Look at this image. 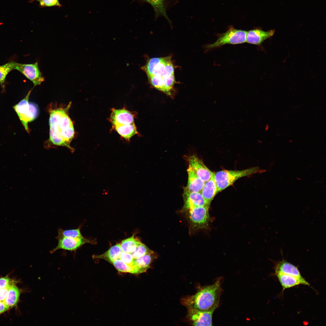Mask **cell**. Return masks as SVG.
<instances>
[{
	"label": "cell",
	"mask_w": 326,
	"mask_h": 326,
	"mask_svg": "<svg viewBox=\"0 0 326 326\" xmlns=\"http://www.w3.org/2000/svg\"><path fill=\"white\" fill-rule=\"evenodd\" d=\"M71 105L70 102L65 107H56L49 110V139L45 145L48 149L52 145L62 146L69 149L72 153L75 149L70 145L75 136L73 123L68 112Z\"/></svg>",
	"instance_id": "obj_1"
},
{
	"label": "cell",
	"mask_w": 326,
	"mask_h": 326,
	"mask_svg": "<svg viewBox=\"0 0 326 326\" xmlns=\"http://www.w3.org/2000/svg\"><path fill=\"white\" fill-rule=\"evenodd\" d=\"M275 273H279L302 278L298 267L293 264L283 260L276 263Z\"/></svg>",
	"instance_id": "obj_18"
},
{
	"label": "cell",
	"mask_w": 326,
	"mask_h": 326,
	"mask_svg": "<svg viewBox=\"0 0 326 326\" xmlns=\"http://www.w3.org/2000/svg\"><path fill=\"white\" fill-rule=\"evenodd\" d=\"M265 171L258 167H255L242 170H223L214 173L217 193L231 185L240 178Z\"/></svg>",
	"instance_id": "obj_4"
},
{
	"label": "cell",
	"mask_w": 326,
	"mask_h": 326,
	"mask_svg": "<svg viewBox=\"0 0 326 326\" xmlns=\"http://www.w3.org/2000/svg\"><path fill=\"white\" fill-rule=\"evenodd\" d=\"M189 166L202 180L206 182L209 180L214 174L204 165L203 162L195 155L189 156L187 159Z\"/></svg>",
	"instance_id": "obj_12"
},
{
	"label": "cell",
	"mask_w": 326,
	"mask_h": 326,
	"mask_svg": "<svg viewBox=\"0 0 326 326\" xmlns=\"http://www.w3.org/2000/svg\"><path fill=\"white\" fill-rule=\"evenodd\" d=\"M283 290L292 287L300 284L309 286V284L302 277L299 278L287 274L275 273Z\"/></svg>",
	"instance_id": "obj_15"
},
{
	"label": "cell",
	"mask_w": 326,
	"mask_h": 326,
	"mask_svg": "<svg viewBox=\"0 0 326 326\" xmlns=\"http://www.w3.org/2000/svg\"><path fill=\"white\" fill-rule=\"evenodd\" d=\"M141 241L134 235L123 240L120 243L122 251L131 253L136 249Z\"/></svg>",
	"instance_id": "obj_23"
},
{
	"label": "cell",
	"mask_w": 326,
	"mask_h": 326,
	"mask_svg": "<svg viewBox=\"0 0 326 326\" xmlns=\"http://www.w3.org/2000/svg\"><path fill=\"white\" fill-rule=\"evenodd\" d=\"M274 32V30L267 31L259 29L251 30L247 32L246 42L249 43L259 45L265 40L272 37Z\"/></svg>",
	"instance_id": "obj_14"
},
{
	"label": "cell",
	"mask_w": 326,
	"mask_h": 326,
	"mask_svg": "<svg viewBox=\"0 0 326 326\" xmlns=\"http://www.w3.org/2000/svg\"><path fill=\"white\" fill-rule=\"evenodd\" d=\"M222 291L219 278L213 284L201 288L195 294L184 297L181 302L187 309L205 310L217 308Z\"/></svg>",
	"instance_id": "obj_3"
},
{
	"label": "cell",
	"mask_w": 326,
	"mask_h": 326,
	"mask_svg": "<svg viewBox=\"0 0 326 326\" xmlns=\"http://www.w3.org/2000/svg\"><path fill=\"white\" fill-rule=\"evenodd\" d=\"M111 111L109 120L113 126L134 123V115L126 109L113 108Z\"/></svg>",
	"instance_id": "obj_13"
},
{
	"label": "cell",
	"mask_w": 326,
	"mask_h": 326,
	"mask_svg": "<svg viewBox=\"0 0 326 326\" xmlns=\"http://www.w3.org/2000/svg\"><path fill=\"white\" fill-rule=\"evenodd\" d=\"M58 243L56 247L50 251L54 253L59 249L75 252L81 247L86 243H90L91 241L83 236L78 238H62L57 239Z\"/></svg>",
	"instance_id": "obj_11"
},
{
	"label": "cell",
	"mask_w": 326,
	"mask_h": 326,
	"mask_svg": "<svg viewBox=\"0 0 326 326\" xmlns=\"http://www.w3.org/2000/svg\"><path fill=\"white\" fill-rule=\"evenodd\" d=\"M187 171L188 182L187 187L185 188L190 192H200L205 182L197 176L189 166Z\"/></svg>",
	"instance_id": "obj_16"
},
{
	"label": "cell",
	"mask_w": 326,
	"mask_h": 326,
	"mask_svg": "<svg viewBox=\"0 0 326 326\" xmlns=\"http://www.w3.org/2000/svg\"><path fill=\"white\" fill-rule=\"evenodd\" d=\"M142 0L149 3L154 8L157 14H161L166 18H168L165 11L163 0Z\"/></svg>",
	"instance_id": "obj_27"
},
{
	"label": "cell",
	"mask_w": 326,
	"mask_h": 326,
	"mask_svg": "<svg viewBox=\"0 0 326 326\" xmlns=\"http://www.w3.org/2000/svg\"><path fill=\"white\" fill-rule=\"evenodd\" d=\"M32 90H30L25 97L13 107L24 128L29 133L28 123L34 120L39 114L37 105L29 101Z\"/></svg>",
	"instance_id": "obj_6"
},
{
	"label": "cell",
	"mask_w": 326,
	"mask_h": 326,
	"mask_svg": "<svg viewBox=\"0 0 326 326\" xmlns=\"http://www.w3.org/2000/svg\"><path fill=\"white\" fill-rule=\"evenodd\" d=\"M141 68L153 87L169 96L172 95L175 79L171 56L150 58Z\"/></svg>",
	"instance_id": "obj_2"
},
{
	"label": "cell",
	"mask_w": 326,
	"mask_h": 326,
	"mask_svg": "<svg viewBox=\"0 0 326 326\" xmlns=\"http://www.w3.org/2000/svg\"><path fill=\"white\" fill-rule=\"evenodd\" d=\"M122 251L120 244H117L111 247L104 254L94 257L95 258L103 259L112 263L115 260L120 258Z\"/></svg>",
	"instance_id": "obj_21"
},
{
	"label": "cell",
	"mask_w": 326,
	"mask_h": 326,
	"mask_svg": "<svg viewBox=\"0 0 326 326\" xmlns=\"http://www.w3.org/2000/svg\"><path fill=\"white\" fill-rule=\"evenodd\" d=\"M120 258L123 262L134 268V259L131 253L122 251Z\"/></svg>",
	"instance_id": "obj_29"
},
{
	"label": "cell",
	"mask_w": 326,
	"mask_h": 326,
	"mask_svg": "<svg viewBox=\"0 0 326 326\" xmlns=\"http://www.w3.org/2000/svg\"><path fill=\"white\" fill-rule=\"evenodd\" d=\"M11 286L0 290V301L4 302L5 300L8 290Z\"/></svg>",
	"instance_id": "obj_32"
},
{
	"label": "cell",
	"mask_w": 326,
	"mask_h": 326,
	"mask_svg": "<svg viewBox=\"0 0 326 326\" xmlns=\"http://www.w3.org/2000/svg\"><path fill=\"white\" fill-rule=\"evenodd\" d=\"M9 308L4 302L0 301V314L7 311Z\"/></svg>",
	"instance_id": "obj_33"
},
{
	"label": "cell",
	"mask_w": 326,
	"mask_h": 326,
	"mask_svg": "<svg viewBox=\"0 0 326 326\" xmlns=\"http://www.w3.org/2000/svg\"><path fill=\"white\" fill-rule=\"evenodd\" d=\"M184 206L181 210L183 213L194 207L207 206L209 207V204L205 199L200 192H190L185 187L183 195Z\"/></svg>",
	"instance_id": "obj_10"
},
{
	"label": "cell",
	"mask_w": 326,
	"mask_h": 326,
	"mask_svg": "<svg viewBox=\"0 0 326 326\" xmlns=\"http://www.w3.org/2000/svg\"><path fill=\"white\" fill-rule=\"evenodd\" d=\"M153 251L148 248L142 242L136 248L135 250L131 254L134 259L141 257L145 255L154 253Z\"/></svg>",
	"instance_id": "obj_28"
},
{
	"label": "cell",
	"mask_w": 326,
	"mask_h": 326,
	"mask_svg": "<svg viewBox=\"0 0 326 326\" xmlns=\"http://www.w3.org/2000/svg\"><path fill=\"white\" fill-rule=\"evenodd\" d=\"M15 283L14 280L7 277L0 278V290L6 288Z\"/></svg>",
	"instance_id": "obj_31"
},
{
	"label": "cell",
	"mask_w": 326,
	"mask_h": 326,
	"mask_svg": "<svg viewBox=\"0 0 326 326\" xmlns=\"http://www.w3.org/2000/svg\"><path fill=\"white\" fill-rule=\"evenodd\" d=\"M217 308L201 310L187 309V317L193 326H212L213 314Z\"/></svg>",
	"instance_id": "obj_9"
},
{
	"label": "cell",
	"mask_w": 326,
	"mask_h": 326,
	"mask_svg": "<svg viewBox=\"0 0 326 326\" xmlns=\"http://www.w3.org/2000/svg\"><path fill=\"white\" fill-rule=\"evenodd\" d=\"M80 231V227L75 229H58V234L56 237L57 239L62 238H78L82 237Z\"/></svg>",
	"instance_id": "obj_25"
},
{
	"label": "cell",
	"mask_w": 326,
	"mask_h": 326,
	"mask_svg": "<svg viewBox=\"0 0 326 326\" xmlns=\"http://www.w3.org/2000/svg\"><path fill=\"white\" fill-rule=\"evenodd\" d=\"M40 0H30L29 1V3H33V2H34L35 1H38V2H39Z\"/></svg>",
	"instance_id": "obj_34"
},
{
	"label": "cell",
	"mask_w": 326,
	"mask_h": 326,
	"mask_svg": "<svg viewBox=\"0 0 326 326\" xmlns=\"http://www.w3.org/2000/svg\"><path fill=\"white\" fill-rule=\"evenodd\" d=\"M209 208L207 206H197L184 213L189 220L190 234L198 230L206 229L209 227L210 220Z\"/></svg>",
	"instance_id": "obj_5"
},
{
	"label": "cell",
	"mask_w": 326,
	"mask_h": 326,
	"mask_svg": "<svg viewBox=\"0 0 326 326\" xmlns=\"http://www.w3.org/2000/svg\"><path fill=\"white\" fill-rule=\"evenodd\" d=\"M39 6L40 8L57 6L59 8L62 5L59 0H41L39 2Z\"/></svg>",
	"instance_id": "obj_30"
},
{
	"label": "cell",
	"mask_w": 326,
	"mask_h": 326,
	"mask_svg": "<svg viewBox=\"0 0 326 326\" xmlns=\"http://www.w3.org/2000/svg\"><path fill=\"white\" fill-rule=\"evenodd\" d=\"M21 292L20 290L14 284L11 285L4 302L9 307L15 306L18 301Z\"/></svg>",
	"instance_id": "obj_22"
},
{
	"label": "cell",
	"mask_w": 326,
	"mask_h": 326,
	"mask_svg": "<svg viewBox=\"0 0 326 326\" xmlns=\"http://www.w3.org/2000/svg\"><path fill=\"white\" fill-rule=\"evenodd\" d=\"M18 63L11 61L0 66V84L3 89L5 88L7 75L10 72L14 69Z\"/></svg>",
	"instance_id": "obj_24"
},
{
	"label": "cell",
	"mask_w": 326,
	"mask_h": 326,
	"mask_svg": "<svg viewBox=\"0 0 326 326\" xmlns=\"http://www.w3.org/2000/svg\"><path fill=\"white\" fill-rule=\"evenodd\" d=\"M155 257L154 253L146 254L138 258L134 259V268L137 273L145 272L149 268L150 264Z\"/></svg>",
	"instance_id": "obj_20"
},
{
	"label": "cell",
	"mask_w": 326,
	"mask_h": 326,
	"mask_svg": "<svg viewBox=\"0 0 326 326\" xmlns=\"http://www.w3.org/2000/svg\"><path fill=\"white\" fill-rule=\"evenodd\" d=\"M209 204L217 193V188L214 179V173L210 179L205 182L200 192Z\"/></svg>",
	"instance_id": "obj_17"
},
{
	"label": "cell",
	"mask_w": 326,
	"mask_h": 326,
	"mask_svg": "<svg viewBox=\"0 0 326 326\" xmlns=\"http://www.w3.org/2000/svg\"><path fill=\"white\" fill-rule=\"evenodd\" d=\"M112 264L119 271L133 273H136L135 269L132 267L126 264L120 259L113 261Z\"/></svg>",
	"instance_id": "obj_26"
},
{
	"label": "cell",
	"mask_w": 326,
	"mask_h": 326,
	"mask_svg": "<svg viewBox=\"0 0 326 326\" xmlns=\"http://www.w3.org/2000/svg\"><path fill=\"white\" fill-rule=\"evenodd\" d=\"M247 32L245 30L231 28L225 33L219 35L214 43L206 46L208 49H212L226 44H237L246 42Z\"/></svg>",
	"instance_id": "obj_7"
},
{
	"label": "cell",
	"mask_w": 326,
	"mask_h": 326,
	"mask_svg": "<svg viewBox=\"0 0 326 326\" xmlns=\"http://www.w3.org/2000/svg\"><path fill=\"white\" fill-rule=\"evenodd\" d=\"M113 126L121 137L127 141H129L133 136L138 134L134 123L126 124L117 125Z\"/></svg>",
	"instance_id": "obj_19"
},
{
	"label": "cell",
	"mask_w": 326,
	"mask_h": 326,
	"mask_svg": "<svg viewBox=\"0 0 326 326\" xmlns=\"http://www.w3.org/2000/svg\"><path fill=\"white\" fill-rule=\"evenodd\" d=\"M14 69L19 71L31 81L34 87L40 85L45 81L37 62L29 64L18 63Z\"/></svg>",
	"instance_id": "obj_8"
}]
</instances>
